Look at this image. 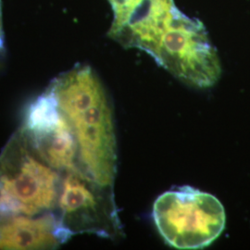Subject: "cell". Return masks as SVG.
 Masks as SVG:
<instances>
[{
	"mask_svg": "<svg viewBox=\"0 0 250 250\" xmlns=\"http://www.w3.org/2000/svg\"><path fill=\"white\" fill-rule=\"evenodd\" d=\"M21 127L41 157L55 170L62 173L82 171L72 127L47 87L28 105Z\"/></svg>",
	"mask_w": 250,
	"mask_h": 250,
	"instance_id": "cell-6",
	"label": "cell"
},
{
	"mask_svg": "<svg viewBox=\"0 0 250 250\" xmlns=\"http://www.w3.org/2000/svg\"><path fill=\"white\" fill-rule=\"evenodd\" d=\"M109 3L112 13L113 19L110 26H117L121 24L126 17L129 15V13L133 10L134 6L138 4L141 0H107Z\"/></svg>",
	"mask_w": 250,
	"mask_h": 250,
	"instance_id": "cell-9",
	"label": "cell"
},
{
	"mask_svg": "<svg viewBox=\"0 0 250 250\" xmlns=\"http://www.w3.org/2000/svg\"><path fill=\"white\" fill-rule=\"evenodd\" d=\"M0 55H5V36L2 20V0H0Z\"/></svg>",
	"mask_w": 250,
	"mask_h": 250,
	"instance_id": "cell-10",
	"label": "cell"
},
{
	"mask_svg": "<svg viewBox=\"0 0 250 250\" xmlns=\"http://www.w3.org/2000/svg\"><path fill=\"white\" fill-rule=\"evenodd\" d=\"M178 80L197 88L213 86L222 66L203 23L179 10L151 55Z\"/></svg>",
	"mask_w": 250,
	"mask_h": 250,
	"instance_id": "cell-4",
	"label": "cell"
},
{
	"mask_svg": "<svg viewBox=\"0 0 250 250\" xmlns=\"http://www.w3.org/2000/svg\"><path fill=\"white\" fill-rule=\"evenodd\" d=\"M62 178L21 126L0 151V217L55 211Z\"/></svg>",
	"mask_w": 250,
	"mask_h": 250,
	"instance_id": "cell-2",
	"label": "cell"
},
{
	"mask_svg": "<svg viewBox=\"0 0 250 250\" xmlns=\"http://www.w3.org/2000/svg\"><path fill=\"white\" fill-rule=\"evenodd\" d=\"M178 12L173 0H141L121 24L110 26L107 36L151 56Z\"/></svg>",
	"mask_w": 250,
	"mask_h": 250,
	"instance_id": "cell-7",
	"label": "cell"
},
{
	"mask_svg": "<svg viewBox=\"0 0 250 250\" xmlns=\"http://www.w3.org/2000/svg\"><path fill=\"white\" fill-rule=\"evenodd\" d=\"M71 238L56 210L0 217V250H55Z\"/></svg>",
	"mask_w": 250,
	"mask_h": 250,
	"instance_id": "cell-8",
	"label": "cell"
},
{
	"mask_svg": "<svg viewBox=\"0 0 250 250\" xmlns=\"http://www.w3.org/2000/svg\"><path fill=\"white\" fill-rule=\"evenodd\" d=\"M56 212L72 237L89 233L113 240L124 235L113 187L80 170L63 172Z\"/></svg>",
	"mask_w": 250,
	"mask_h": 250,
	"instance_id": "cell-5",
	"label": "cell"
},
{
	"mask_svg": "<svg viewBox=\"0 0 250 250\" xmlns=\"http://www.w3.org/2000/svg\"><path fill=\"white\" fill-rule=\"evenodd\" d=\"M47 88L72 127L81 170L101 185L113 187L118 169L114 112L98 74L89 65L77 64Z\"/></svg>",
	"mask_w": 250,
	"mask_h": 250,
	"instance_id": "cell-1",
	"label": "cell"
},
{
	"mask_svg": "<svg viewBox=\"0 0 250 250\" xmlns=\"http://www.w3.org/2000/svg\"><path fill=\"white\" fill-rule=\"evenodd\" d=\"M153 218L162 238L179 250L209 246L222 234L226 223L220 200L191 187L161 195L153 206Z\"/></svg>",
	"mask_w": 250,
	"mask_h": 250,
	"instance_id": "cell-3",
	"label": "cell"
}]
</instances>
